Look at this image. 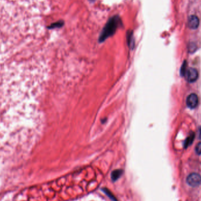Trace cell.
I'll return each mask as SVG.
<instances>
[{"mask_svg": "<svg viewBox=\"0 0 201 201\" xmlns=\"http://www.w3.org/2000/svg\"><path fill=\"white\" fill-rule=\"evenodd\" d=\"M187 183L191 187H197L201 184V176L197 173H192L187 178Z\"/></svg>", "mask_w": 201, "mask_h": 201, "instance_id": "1", "label": "cell"}, {"mask_svg": "<svg viewBox=\"0 0 201 201\" xmlns=\"http://www.w3.org/2000/svg\"><path fill=\"white\" fill-rule=\"evenodd\" d=\"M184 77L188 82L190 83L194 82L198 78V72L195 68H190L187 69Z\"/></svg>", "mask_w": 201, "mask_h": 201, "instance_id": "2", "label": "cell"}, {"mask_svg": "<svg viewBox=\"0 0 201 201\" xmlns=\"http://www.w3.org/2000/svg\"><path fill=\"white\" fill-rule=\"evenodd\" d=\"M198 97L196 94H191L187 98V105L190 109L195 108L198 105Z\"/></svg>", "mask_w": 201, "mask_h": 201, "instance_id": "3", "label": "cell"}, {"mask_svg": "<svg viewBox=\"0 0 201 201\" xmlns=\"http://www.w3.org/2000/svg\"><path fill=\"white\" fill-rule=\"evenodd\" d=\"M200 24L199 18L195 15H190L188 19V26L191 30L197 29Z\"/></svg>", "mask_w": 201, "mask_h": 201, "instance_id": "4", "label": "cell"}, {"mask_svg": "<svg viewBox=\"0 0 201 201\" xmlns=\"http://www.w3.org/2000/svg\"><path fill=\"white\" fill-rule=\"evenodd\" d=\"M123 169H116L112 172L111 178L113 182L116 181L118 179L121 178L123 175Z\"/></svg>", "mask_w": 201, "mask_h": 201, "instance_id": "5", "label": "cell"}, {"mask_svg": "<svg viewBox=\"0 0 201 201\" xmlns=\"http://www.w3.org/2000/svg\"><path fill=\"white\" fill-rule=\"evenodd\" d=\"M102 190L108 196V198L112 201H118L116 199V197L115 196V195L112 193L111 191L110 190H108L107 188H104L102 189Z\"/></svg>", "mask_w": 201, "mask_h": 201, "instance_id": "6", "label": "cell"}, {"mask_svg": "<svg viewBox=\"0 0 201 201\" xmlns=\"http://www.w3.org/2000/svg\"><path fill=\"white\" fill-rule=\"evenodd\" d=\"M194 138H195V135L193 133H192L190 135V136L187 138L185 142V144H184L185 148H187L192 144V143L193 141Z\"/></svg>", "mask_w": 201, "mask_h": 201, "instance_id": "7", "label": "cell"}, {"mask_svg": "<svg viewBox=\"0 0 201 201\" xmlns=\"http://www.w3.org/2000/svg\"><path fill=\"white\" fill-rule=\"evenodd\" d=\"M195 152L198 155H201V142H199L196 146Z\"/></svg>", "mask_w": 201, "mask_h": 201, "instance_id": "8", "label": "cell"}, {"mask_svg": "<svg viewBox=\"0 0 201 201\" xmlns=\"http://www.w3.org/2000/svg\"><path fill=\"white\" fill-rule=\"evenodd\" d=\"M186 67H187V64H186V63L185 62V63L183 64L182 68H181V69H180V74H181L182 76H184V75H185V72H186V71H187V69L186 68Z\"/></svg>", "mask_w": 201, "mask_h": 201, "instance_id": "9", "label": "cell"}, {"mask_svg": "<svg viewBox=\"0 0 201 201\" xmlns=\"http://www.w3.org/2000/svg\"><path fill=\"white\" fill-rule=\"evenodd\" d=\"M199 138L200 139H201V126L199 128Z\"/></svg>", "mask_w": 201, "mask_h": 201, "instance_id": "10", "label": "cell"}]
</instances>
